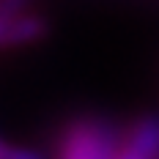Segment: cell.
Here are the masks:
<instances>
[{
    "label": "cell",
    "instance_id": "obj_1",
    "mask_svg": "<svg viewBox=\"0 0 159 159\" xmlns=\"http://www.w3.org/2000/svg\"><path fill=\"white\" fill-rule=\"evenodd\" d=\"M121 143H115V134L102 124L85 121L66 132L58 159H115Z\"/></svg>",
    "mask_w": 159,
    "mask_h": 159
},
{
    "label": "cell",
    "instance_id": "obj_2",
    "mask_svg": "<svg viewBox=\"0 0 159 159\" xmlns=\"http://www.w3.org/2000/svg\"><path fill=\"white\" fill-rule=\"evenodd\" d=\"M44 33V25L39 16L16 14V11H0V47L25 44Z\"/></svg>",
    "mask_w": 159,
    "mask_h": 159
},
{
    "label": "cell",
    "instance_id": "obj_3",
    "mask_svg": "<svg viewBox=\"0 0 159 159\" xmlns=\"http://www.w3.org/2000/svg\"><path fill=\"white\" fill-rule=\"evenodd\" d=\"M115 159H157V126L151 121L140 124L126 143H121Z\"/></svg>",
    "mask_w": 159,
    "mask_h": 159
},
{
    "label": "cell",
    "instance_id": "obj_4",
    "mask_svg": "<svg viewBox=\"0 0 159 159\" xmlns=\"http://www.w3.org/2000/svg\"><path fill=\"white\" fill-rule=\"evenodd\" d=\"M0 159H44L39 151H33L28 145H16L11 140L0 137Z\"/></svg>",
    "mask_w": 159,
    "mask_h": 159
}]
</instances>
